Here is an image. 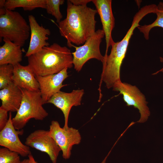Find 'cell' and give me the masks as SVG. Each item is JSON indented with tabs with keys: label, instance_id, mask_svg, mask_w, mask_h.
Returning <instances> with one entry per match:
<instances>
[{
	"label": "cell",
	"instance_id": "obj_21",
	"mask_svg": "<svg viewBox=\"0 0 163 163\" xmlns=\"http://www.w3.org/2000/svg\"><path fill=\"white\" fill-rule=\"evenodd\" d=\"M156 14V18L152 23L148 25H140L137 27L139 31L143 34L146 40L149 39V32L152 29L156 27L163 28V11L158 9Z\"/></svg>",
	"mask_w": 163,
	"mask_h": 163
},
{
	"label": "cell",
	"instance_id": "obj_1",
	"mask_svg": "<svg viewBox=\"0 0 163 163\" xmlns=\"http://www.w3.org/2000/svg\"><path fill=\"white\" fill-rule=\"evenodd\" d=\"M66 18L58 23L61 36L67 41V45L72 47L84 44L95 32L96 10L87 5L76 6L67 0Z\"/></svg>",
	"mask_w": 163,
	"mask_h": 163
},
{
	"label": "cell",
	"instance_id": "obj_20",
	"mask_svg": "<svg viewBox=\"0 0 163 163\" xmlns=\"http://www.w3.org/2000/svg\"><path fill=\"white\" fill-rule=\"evenodd\" d=\"M64 2V0H46V12L55 18L58 23L61 21L63 17L59 7Z\"/></svg>",
	"mask_w": 163,
	"mask_h": 163
},
{
	"label": "cell",
	"instance_id": "obj_17",
	"mask_svg": "<svg viewBox=\"0 0 163 163\" xmlns=\"http://www.w3.org/2000/svg\"><path fill=\"white\" fill-rule=\"evenodd\" d=\"M3 40L5 43L0 47V66H14L20 63L22 57L21 47L7 39H3Z\"/></svg>",
	"mask_w": 163,
	"mask_h": 163
},
{
	"label": "cell",
	"instance_id": "obj_26",
	"mask_svg": "<svg viewBox=\"0 0 163 163\" xmlns=\"http://www.w3.org/2000/svg\"><path fill=\"white\" fill-rule=\"evenodd\" d=\"M157 6L158 10L163 11V2H160Z\"/></svg>",
	"mask_w": 163,
	"mask_h": 163
},
{
	"label": "cell",
	"instance_id": "obj_7",
	"mask_svg": "<svg viewBox=\"0 0 163 163\" xmlns=\"http://www.w3.org/2000/svg\"><path fill=\"white\" fill-rule=\"evenodd\" d=\"M112 88L113 91H119L123 95L126 106H133L138 110L140 117L136 122L143 123L147 120L150 114L148 102L145 95L136 86L121 80L116 82Z\"/></svg>",
	"mask_w": 163,
	"mask_h": 163
},
{
	"label": "cell",
	"instance_id": "obj_8",
	"mask_svg": "<svg viewBox=\"0 0 163 163\" xmlns=\"http://www.w3.org/2000/svg\"><path fill=\"white\" fill-rule=\"evenodd\" d=\"M49 133L62 152L65 159H69L73 146L81 142L82 138L78 130L72 127L66 129L61 127L57 121L53 120L50 126Z\"/></svg>",
	"mask_w": 163,
	"mask_h": 163
},
{
	"label": "cell",
	"instance_id": "obj_19",
	"mask_svg": "<svg viewBox=\"0 0 163 163\" xmlns=\"http://www.w3.org/2000/svg\"><path fill=\"white\" fill-rule=\"evenodd\" d=\"M14 66L10 64L0 66V89L4 88L13 82Z\"/></svg>",
	"mask_w": 163,
	"mask_h": 163
},
{
	"label": "cell",
	"instance_id": "obj_24",
	"mask_svg": "<svg viewBox=\"0 0 163 163\" xmlns=\"http://www.w3.org/2000/svg\"><path fill=\"white\" fill-rule=\"evenodd\" d=\"M74 5L76 6L86 5L87 3L92 2L91 0H69Z\"/></svg>",
	"mask_w": 163,
	"mask_h": 163
},
{
	"label": "cell",
	"instance_id": "obj_2",
	"mask_svg": "<svg viewBox=\"0 0 163 163\" xmlns=\"http://www.w3.org/2000/svg\"><path fill=\"white\" fill-rule=\"evenodd\" d=\"M153 12V8L150 5L141 8L134 16L131 25L123 38L120 41L114 42L111 46L109 55L104 56L101 79L107 85H113L121 80V66L134 30L140 26L139 23L144 17Z\"/></svg>",
	"mask_w": 163,
	"mask_h": 163
},
{
	"label": "cell",
	"instance_id": "obj_18",
	"mask_svg": "<svg viewBox=\"0 0 163 163\" xmlns=\"http://www.w3.org/2000/svg\"><path fill=\"white\" fill-rule=\"evenodd\" d=\"M18 7L25 11H31L37 8L46 9V0H7L4 8L10 10Z\"/></svg>",
	"mask_w": 163,
	"mask_h": 163
},
{
	"label": "cell",
	"instance_id": "obj_29",
	"mask_svg": "<svg viewBox=\"0 0 163 163\" xmlns=\"http://www.w3.org/2000/svg\"><path fill=\"white\" fill-rule=\"evenodd\" d=\"M111 150H110V151L109 152L108 154L105 157V158L103 160V161L101 162V163H106V161L107 160V158L108 157V156Z\"/></svg>",
	"mask_w": 163,
	"mask_h": 163
},
{
	"label": "cell",
	"instance_id": "obj_13",
	"mask_svg": "<svg viewBox=\"0 0 163 163\" xmlns=\"http://www.w3.org/2000/svg\"><path fill=\"white\" fill-rule=\"evenodd\" d=\"M92 2L96 8L102 24L106 43L105 55H107L109 47L114 42L111 34L115 25V19L112 9V0H93Z\"/></svg>",
	"mask_w": 163,
	"mask_h": 163
},
{
	"label": "cell",
	"instance_id": "obj_30",
	"mask_svg": "<svg viewBox=\"0 0 163 163\" xmlns=\"http://www.w3.org/2000/svg\"><path fill=\"white\" fill-rule=\"evenodd\" d=\"M160 61L161 62H163V58L161 57H160ZM163 72V68L162 69H161L159 71L156 72L154 74H156L157 73H158V72Z\"/></svg>",
	"mask_w": 163,
	"mask_h": 163
},
{
	"label": "cell",
	"instance_id": "obj_5",
	"mask_svg": "<svg viewBox=\"0 0 163 163\" xmlns=\"http://www.w3.org/2000/svg\"><path fill=\"white\" fill-rule=\"evenodd\" d=\"M30 27L18 12L6 9L0 16V37L7 39L21 47L28 38Z\"/></svg>",
	"mask_w": 163,
	"mask_h": 163
},
{
	"label": "cell",
	"instance_id": "obj_27",
	"mask_svg": "<svg viewBox=\"0 0 163 163\" xmlns=\"http://www.w3.org/2000/svg\"><path fill=\"white\" fill-rule=\"evenodd\" d=\"M6 0H0V8H4V6L5 3L6 2Z\"/></svg>",
	"mask_w": 163,
	"mask_h": 163
},
{
	"label": "cell",
	"instance_id": "obj_14",
	"mask_svg": "<svg viewBox=\"0 0 163 163\" xmlns=\"http://www.w3.org/2000/svg\"><path fill=\"white\" fill-rule=\"evenodd\" d=\"M28 19L30 27V39L25 55L27 57L40 51L43 47L50 45L47 41L49 39L48 36L51 34L49 29L38 24L33 15H29Z\"/></svg>",
	"mask_w": 163,
	"mask_h": 163
},
{
	"label": "cell",
	"instance_id": "obj_9",
	"mask_svg": "<svg viewBox=\"0 0 163 163\" xmlns=\"http://www.w3.org/2000/svg\"><path fill=\"white\" fill-rule=\"evenodd\" d=\"M25 144L29 147L46 153L53 163H56L61 149L50 135L49 130H35L27 137Z\"/></svg>",
	"mask_w": 163,
	"mask_h": 163
},
{
	"label": "cell",
	"instance_id": "obj_11",
	"mask_svg": "<svg viewBox=\"0 0 163 163\" xmlns=\"http://www.w3.org/2000/svg\"><path fill=\"white\" fill-rule=\"evenodd\" d=\"M84 94V89L74 90L71 92L67 93L61 91L56 93L48 101L47 103L53 104L62 112L64 117L63 127L68 129L69 117L72 107L81 104L82 97Z\"/></svg>",
	"mask_w": 163,
	"mask_h": 163
},
{
	"label": "cell",
	"instance_id": "obj_28",
	"mask_svg": "<svg viewBox=\"0 0 163 163\" xmlns=\"http://www.w3.org/2000/svg\"><path fill=\"white\" fill-rule=\"evenodd\" d=\"M21 163H32L30 159H24L21 161Z\"/></svg>",
	"mask_w": 163,
	"mask_h": 163
},
{
	"label": "cell",
	"instance_id": "obj_3",
	"mask_svg": "<svg viewBox=\"0 0 163 163\" xmlns=\"http://www.w3.org/2000/svg\"><path fill=\"white\" fill-rule=\"evenodd\" d=\"M27 59V65L35 76L56 74L65 68H71L73 66V56L70 50L56 43L43 47Z\"/></svg>",
	"mask_w": 163,
	"mask_h": 163
},
{
	"label": "cell",
	"instance_id": "obj_4",
	"mask_svg": "<svg viewBox=\"0 0 163 163\" xmlns=\"http://www.w3.org/2000/svg\"><path fill=\"white\" fill-rule=\"evenodd\" d=\"M23 97L19 109L12 118L13 124L16 129L21 130L31 119L42 120L48 115L43 107L40 91H33L21 89Z\"/></svg>",
	"mask_w": 163,
	"mask_h": 163
},
{
	"label": "cell",
	"instance_id": "obj_12",
	"mask_svg": "<svg viewBox=\"0 0 163 163\" xmlns=\"http://www.w3.org/2000/svg\"><path fill=\"white\" fill-rule=\"evenodd\" d=\"M68 68L60 72L44 76H35L40 86V90L43 104L47 103L51 98L66 85H63V81L69 75Z\"/></svg>",
	"mask_w": 163,
	"mask_h": 163
},
{
	"label": "cell",
	"instance_id": "obj_15",
	"mask_svg": "<svg viewBox=\"0 0 163 163\" xmlns=\"http://www.w3.org/2000/svg\"><path fill=\"white\" fill-rule=\"evenodd\" d=\"M13 82L21 89L33 91H40L39 83L33 72L28 66L20 63L13 66Z\"/></svg>",
	"mask_w": 163,
	"mask_h": 163
},
{
	"label": "cell",
	"instance_id": "obj_22",
	"mask_svg": "<svg viewBox=\"0 0 163 163\" xmlns=\"http://www.w3.org/2000/svg\"><path fill=\"white\" fill-rule=\"evenodd\" d=\"M19 154L8 149H0V163H21Z\"/></svg>",
	"mask_w": 163,
	"mask_h": 163
},
{
	"label": "cell",
	"instance_id": "obj_6",
	"mask_svg": "<svg viewBox=\"0 0 163 163\" xmlns=\"http://www.w3.org/2000/svg\"><path fill=\"white\" fill-rule=\"evenodd\" d=\"M105 36L102 30L98 29L81 46L73 45L75 50L72 53L73 56V63L75 69L79 72L83 65L88 60L96 59L103 63L104 56L101 53L100 46L102 39Z\"/></svg>",
	"mask_w": 163,
	"mask_h": 163
},
{
	"label": "cell",
	"instance_id": "obj_16",
	"mask_svg": "<svg viewBox=\"0 0 163 163\" xmlns=\"http://www.w3.org/2000/svg\"><path fill=\"white\" fill-rule=\"evenodd\" d=\"M23 97L21 88L13 82L0 90L1 108L8 112H17L21 104Z\"/></svg>",
	"mask_w": 163,
	"mask_h": 163
},
{
	"label": "cell",
	"instance_id": "obj_10",
	"mask_svg": "<svg viewBox=\"0 0 163 163\" xmlns=\"http://www.w3.org/2000/svg\"><path fill=\"white\" fill-rule=\"evenodd\" d=\"M12 114L9 112L8 121L0 132V145L15 152L23 157L28 156L30 153V147L23 144L19 135L23 133V130L15 129L12 121Z\"/></svg>",
	"mask_w": 163,
	"mask_h": 163
},
{
	"label": "cell",
	"instance_id": "obj_25",
	"mask_svg": "<svg viewBox=\"0 0 163 163\" xmlns=\"http://www.w3.org/2000/svg\"><path fill=\"white\" fill-rule=\"evenodd\" d=\"M28 158L30 159L32 163H37L31 153L28 155Z\"/></svg>",
	"mask_w": 163,
	"mask_h": 163
},
{
	"label": "cell",
	"instance_id": "obj_23",
	"mask_svg": "<svg viewBox=\"0 0 163 163\" xmlns=\"http://www.w3.org/2000/svg\"><path fill=\"white\" fill-rule=\"evenodd\" d=\"M8 112L0 107V131L4 128L8 121Z\"/></svg>",
	"mask_w": 163,
	"mask_h": 163
}]
</instances>
